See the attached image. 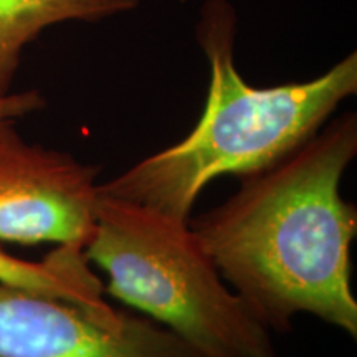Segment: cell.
<instances>
[{
  "label": "cell",
  "instance_id": "obj_4",
  "mask_svg": "<svg viewBox=\"0 0 357 357\" xmlns=\"http://www.w3.org/2000/svg\"><path fill=\"white\" fill-rule=\"evenodd\" d=\"M96 166L29 144L13 121L0 123V240L84 252L96 230Z\"/></svg>",
  "mask_w": 357,
  "mask_h": 357
},
{
  "label": "cell",
  "instance_id": "obj_7",
  "mask_svg": "<svg viewBox=\"0 0 357 357\" xmlns=\"http://www.w3.org/2000/svg\"><path fill=\"white\" fill-rule=\"evenodd\" d=\"M0 283L58 298L93 311L114 310L102 298L105 287L89 270V261L82 250L58 247L42 261L22 260L0 250Z\"/></svg>",
  "mask_w": 357,
  "mask_h": 357
},
{
  "label": "cell",
  "instance_id": "obj_2",
  "mask_svg": "<svg viewBox=\"0 0 357 357\" xmlns=\"http://www.w3.org/2000/svg\"><path fill=\"white\" fill-rule=\"evenodd\" d=\"M235 32L230 3L208 0L197 25L211 65L202 116L177 144L100 184L101 195L189 222L195 200L212 181L271 167L310 141L337 106L357 93L356 52L310 82L252 86L235 66Z\"/></svg>",
  "mask_w": 357,
  "mask_h": 357
},
{
  "label": "cell",
  "instance_id": "obj_6",
  "mask_svg": "<svg viewBox=\"0 0 357 357\" xmlns=\"http://www.w3.org/2000/svg\"><path fill=\"white\" fill-rule=\"evenodd\" d=\"M139 0H0V96L10 93L24 48L48 26L96 22L134 10Z\"/></svg>",
  "mask_w": 357,
  "mask_h": 357
},
{
  "label": "cell",
  "instance_id": "obj_5",
  "mask_svg": "<svg viewBox=\"0 0 357 357\" xmlns=\"http://www.w3.org/2000/svg\"><path fill=\"white\" fill-rule=\"evenodd\" d=\"M0 357H202L144 316L100 312L0 283Z\"/></svg>",
  "mask_w": 357,
  "mask_h": 357
},
{
  "label": "cell",
  "instance_id": "obj_1",
  "mask_svg": "<svg viewBox=\"0 0 357 357\" xmlns=\"http://www.w3.org/2000/svg\"><path fill=\"white\" fill-rule=\"evenodd\" d=\"M357 155L354 113L321 128L225 202L189 220L227 284L271 333L310 314L357 337L351 247L357 208L341 195Z\"/></svg>",
  "mask_w": 357,
  "mask_h": 357
},
{
  "label": "cell",
  "instance_id": "obj_8",
  "mask_svg": "<svg viewBox=\"0 0 357 357\" xmlns=\"http://www.w3.org/2000/svg\"><path fill=\"white\" fill-rule=\"evenodd\" d=\"M45 105H47L45 98L35 89L8 93L6 96H0V123L15 121V119L24 118L26 114L43 109Z\"/></svg>",
  "mask_w": 357,
  "mask_h": 357
},
{
  "label": "cell",
  "instance_id": "obj_3",
  "mask_svg": "<svg viewBox=\"0 0 357 357\" xmlns=\"http://www.w3.org/2000/svg\"><path fill=\"white\" fill-rule=\"evenodd\" d=\"M84 257L108 275L106 293L202 357H278L273 333L222 278L189 222L100 194Z\"/></svg>",
  "mask_w": 357,
  "mask_h": 357
}]
</instances>
